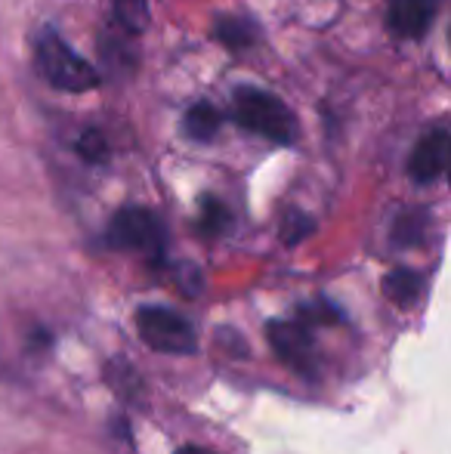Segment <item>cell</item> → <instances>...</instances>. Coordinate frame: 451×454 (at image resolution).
<instances>
[{"label":"cell","instance_id":"14","mask_svg":"<svg viewBox=\"0 0 451 454\" xmlns=\"http://www.w3.org/2000/svg\"><path fill=\"white\" fill-rule=\"evenodd\" d=\"M78 152L87 158V161L99 164L105 155H109V145H105V137L99 130H87L84 137L78 139Z\"/></svg>","mask_w":451,"mask_h":454},{"label":"cell","instance_id":"5","mask_svg":"<svg viewBox=\"0 0 451 454\" xmlns=\"http://www.w3.org/2000/svg\"><path fill=\"white\" fill-rule=\"evenodd\" d=\"M269 343L276 356L294 371H313V331L303 322H269Z\"/></svg>","mask_w":451,"mask_h":454},{"label":"cell","instance_id":"8","mask_svg":"<svg viewBox=\"0 0 451 454\" xmlns=\"http://www.w3.org/2000/svg\"><path fill=\"white\" fill-rule=\"evenodd\" d=\"M220 124H223V114L217 112V106H211V102H195L186 112L183 130H186V137L195 139V143H207V139L217 137Z\"/></svg>","mask_w":451,"mask_h":454},{"label":"cell","instance_id":"1","mask_svg":"<svg viewBox=\"0 0 451 454\" xmlns=\"http://www.w3.org/2000/svg\"><path fill=\"white\" fill-rule=\"evenodd\" d=\"M232 112L245 130L260 133L269 143L291 145L297 139V118L278 96L257 90V87H241L232 99Z\"/></svg>","mask_w":451,"mask_h":454},{"label":"cell","instance_id":"12","mask_svg":"<svg viewBox=\"0 0 451 454\" xmlns=\"http://www.w3.org/2000/svg\"><path fill=\"white\" fill-rule=\"evenodd\" d=\"M226 223H229V210L217 201V198H207V201L201 204V223H198L201 232L217 235L226 229Z\"/></svg>","mask_w":451,"mask_h":454},{"label":"cell","instance_id":"10","mask_svg":"<svg viewBox=\"0 0 451 454\" xmlns=\"http://www.w3.org/2000/svg\"><path fill=\"white\" fill-rule=\"evenodd\" d=\"M112 6L118 22L124 25V31H130V35L145 31V25H149V0H112Z\"/></svg>","mask_w":451,"mask_h":454},{"label":"cell","instance_id":"9","mask_svg":"<svg viewBox=\"0 0 451 454\" xmlns=\"http://www.w3.org/2000/svg\"><path fill=\"white\" fill-rule=\"evenodd\" d=\"M424 291V278L415 270H393L384 278V294L396 306H411Z\"/></svg>","mask_w":451,"mask_h":454},{"label":"cell","instance_id":"15","mask_svg":"<svg viewBox=\"0 0 451 454\" xmlns=\"http://www.w3.org/2000/svg\"><path fill=\"white\" fill-rule=\"evenodd\" d=\"M176 454H214V451H207V449H198V445H183Z\"/></svg>","mask_w":451,"mask_h":454},{"label":"cell","instance_id":"3","mask_svg":"<svg viewBox=\"0 0 451 454\" xmlns=\"http://www.w3.org/2000/svg\"><path fill=\"white\" fill-rule=\"evenodd\" d=\"M136 328L139 337L149 343L152 349L167 356H189L198 347V337H195L192 325L174 309H164V306H143L136 312Z\"/></svg>","mask_w":451,"mask_h":454},{"label":"cell","instance_id":"6","mask_svg":"<svg viewBox=\"0 0 451 454\" xmlns=\"http://www.w3.org/2000/svg\"><path fill=\"white\" fill-rule=\"evenodd\" d=\"M446 164H448V130L446 127H436V130H430L415 145V152L408 158V174L415 183L427 185L446 174Z\"/></svg>","mask_w":451,"mask_h":454},{"label":"cell","instance_id":"4","mask_svg":"<svg viewBox=\"0 0 451 454\" xmlns=\"http://www.w3.org/2000/svg\"><path fill=\"white\" fill-rule=\"evenodd\" d=\"M109 245L121 251H145L161 254L164 247V229L158 216L145 207H124L114 214L109 226Z\"/></svg>","mask_w":451,"mask_h":454},{"label":"cell","instance_id":"11","mask_svg":"<svg viewBox=\"0 0 451 454\" xmlns=\"http://www.w3.org/2000/svg\"><path fill=\"white\" fill-rule=\"evenodd\" d=\"M217 37L229 50H247L253 43V25L245 19H220Z\"/></svg>","mask_w":451,"mask_h":454},{"label":"cell","instance_id":"2","mask_svg":"<svg viewBox=\"0 0 451 454\" xmlns=\"http://www.w3.org/2000/svg\"><path fill=\"white\" fill-rule=\"evenodd\" d=\"M35 59L43 78L66 93H87L99 84L97 68L87 59H81L56 31H43V35L37 37Z\"/></svg>","mask_w":451,"mask_h":454},{"label":"cell","instance_id":"13","mask_svg":"<svg viewBox=\"0 0 451 454\" xmlns=\"http://www.w3.org/2000/svg\"><path fill=\"white\" fill-rule=\"evenodd\" d=\"M421 235H424V214H408V216H399L393 241L396 245H415V241H421Z\"/></svg>","mask_w":451,"mask_h":454},{"label":"cell","instance_id":"7","mask_svg":"<svg viewBox=\"0 0 451 454\" xmlns=\"http://www.w3.org/2000/svg\"><path fill=\"white\" fill-rule=\"evenodd\" d=\"M436 10H439V0H390L386 25H390L393 35L417 41L430 31Z\"/></svg>","mask_w":451,"mask_h":454}]
</instances>
